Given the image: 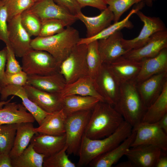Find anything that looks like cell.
Masks as SVG:
<instances>
[{
	"label": "cell",
	"mask_w": 167,
	"mask_h": 167,
	"mask_svg": "<svg viewBox=\"0 0 167 167\" xmlns=\"http://www.w3.org/2000/svg\"><path fill=\"white\" fill-rule=\"evenodd\" d=\"M22 58V71L28 75H46L59 71V64L46 51L32 49Z\"/></svg>",
	"instance_id": "cell-7"
},
{
	"label": "cell",
	"mask_w": 167,
	"mask_h": 167,
	"mask_svg": "<svg viewBox=\"0 0 167 167\" xmlns=\"http://www.w3.org/2000/svg\"><path fill=\"white\" fill-rule=\"evenodd\" d=\"M20 18L22 26L31 37L39 36L41 21L36 16L26 11L20 14Z\"/></svg>",
	"instance_id": "cell-36"
},
{
	"label": "cell",
	"mask_w": 167,
	"mask_h": 167,
	"mask_svg": "<svg viewBox=\"0 0 167 167\" xmlns=\"http://www.w3.org/2000/svg\"><path fill=\"white\" fill-rule=\"evenodd\" d=\"M1 89H2V88H1V87L0 86V91L1 90Z\"/></svg>",
	"instance_id": "cell-53"
},
{
	"label": "cell",
	"mask_w": 167,
	"mask_h": 167,
	"mask_svg": "<svg viewBox=\"0 0 167 167\" xmlns=\"http://www.w3.org/2000/svg\"><path fill=\"white\" fill-rule=\"evenodd\" d=\"M123 36L120 31H117L107 38L97 41L99 51L103 64H109L128 51L122 43Z\"/></svg>",
	"instance_id": "cell-16"
},
{
	"label": "cell",
	"mask_w": 167,
	"mask_h": 167,
	"mask_svg": "<svg viewBox=\"0 0 167 167\" xmlns=\"http://www.w3.org/2000/svg\"><path fill=\"white\" fill-rule=\"evenodd\" d=\"M167 113V82L158 98L148 108L144 114L141 122H157Z\"/></svg>",
	"instance_id": "cell-31"
},
{
	"label": "cell",
	"mask_w": 167,
	"mask_h": 167,
	"mask_svg": "<svg viewBox=\"0 0 167 167\" xmlns=\"http://www.w3.org/2000/svg\"><path fill=\"white\" fill-rule=\"evenodd\" d=\"M66 143L65 134L53 135L37 133L31 139L30 144L36 152L47 157L62 149L66 145Z\"/></svg>",
	"instance_id": "cell-19"
},
{
	"label": "cell",
	"mask_w": 167,
	"mask_h": 167,
	"mask_svg": "<svg viewBox=\"0 0 167 167\" xmlns=\"http://www.w3.org/2000/svg\"><path fill=\"white\" fill-rule=\"evenodd\" d=\"M133 127L124 120L113 134L103 138L92 139L83 136L78 155V167L88 165L93 159L116 147L131 133Z\"/></svg>",
	"instance_id": "cell-1"
},
{
	"label": "cell",
	"mask_w": 167,
	"mask_h": 167,
	"mask_svg": "<svg viewBox=\"0 0 167 167\" xmlns=\"http://www.w3.org/2000/svg\"><path fill=\"white\" fill-rule=\"evenodd\" d=\"M20 15L9 20L7 24L9 44L18 57H22L32 49V39L21 24Z\"/></svg>",
	"instance_id": "cell-12"
},
{
	"label": "cell",
	"mask_w": 167,
	"mask_h": 167,
	"mask_svg": "<svg viewBox=\"0 0 167 167\" xmlns=\"http://www.w3.org/2000/svg\"><path fill=\"white\" fill-rule=\"evenodd\" d=\"M135 135L132 129L131 134L118 145L96 157L88 164L91 167H111L117 163L131 146Z\"/></svg>",
	"instance_id": "cell-20"
},
{
	"label": "cell",
	"mask_w": 167,
	"mask_h": 167,
	"mask_svg": "<svg viewBox=\"0 0 167 167\" xmlns=\"http://www.w3.org/2000/svg\"><path fill=\"white\" fill-rule=\"evenodd\" d=\"M108 6L112 12L114 22L119 21L121 16L133 5L143 0H105Z\"/></svg>",
	"instance_id": "cell-38"
},
{
	"label": "cell",
	"mask_w": 167,
	"mask_h": 167,
	"mask_svg": "<svg viewBox=\"0 0 167 167\" xmlns=\"http://www.w3.org/2000/svg\"><path fill=\"white\" fill-rule=\"evenodd\" d=\"M167 151H162L157 161L155 167H167Z\"/></svg>",
	"instance_id": "cell-47"
},
{
	"label": "cell",
	"mask_w": 167,
	"mask_h": 167,
	"mask_svg": "<svg viewBox=\"0 0 167 167\" xmlns=\"http://www.w3.org/2000/svg\"><path fill=\"white\" fill-rule=\"evenodd\" d=\"M135 135L131 147L141 145L157 147L167 151V134L160 127L157 122L148 123L141 122L133 128Z\"/></svg>",
	"instance_id": "cell-8"
},
{
	"label": "cell",
	"mask_w": 167,
	"mask_h": 167,
	"mask_svg": "<svg viewBox=\"0 0 167 167\" xmlns=\"http://www.w3.org/2000/svg\"><path fill=\"white\" fill-rule=\"evenodd\" d=\"M27 84L49 92L59 94L66 84L59 71L44 75H28Z\"/></svg>",
	"instance_id": "cell-22"
},
{
	"label": "cell",
	"mask_w": 167,
	"mask_h": 167,
	"mask_svg": "<svg viewBox=\"0 0 167 167\" xmlns=\"http://www.w3.org/2000/svg\"><path fill=\"white\" fill-rule=\"evenodd\" d=\"M0 167H12L9 155L0 153Z\"/></svg>",
	"instance_id": "cell-46"
},
{
	"label": "cell",
	"mask_w": 167,
	"mask_h": 167,
	"mask_svg": "<svg viewBox=\"0 0 167 167\" xmlns=\"http://www.w3.org/2000/svg\"><path fill=\"white\" fill-rule=\"evenodd\" d=\"M139 5L135 8L132 9L127 15L120 21L114 22L102 30L96 35L89 38H80L78 44L88 45L90 42L106 38L115 32L121 31L124 28L131 29L134 25L129 20L131 17L139 10H140L143 6L144 4L139 2Z\"/></svg>",
	"instance_id": "cell-28"
},
{
	"label": "cell",
	"mask_w": 167,
	"mask_h": 167,
	"mask_svg": "<svg viewBox=\"0 0 167 167\" xmlns=\"http://www.w3.org/2000/svg\"><path fill=\"white\" fill-rule=\"evenodd\" d=\"M162 151L156 146L141 145L131 147L125 156L135 167H155Z\"/></svg>",
	"instance_id": "cell-15"
},
{
	"label": "cell",
	"mask_w": 167,
	"mask_h": 167,
	"mask_svg": "<svg viewBox=\"0 0 167 167\" xmlns=\"http://www.w3.org/2000/svg\"><path fill=\"white\" fill-rule=\"evenodd\" d=\"M87 45L77 44L59 66V71L66 84L88 76L86 60Z\"/></svg>",
	"instance_id": "cell-5"
},
{
	"label": "cell",
	"mask_w": 167,
	"mask_h": 167,
	"mask_svg": "<svg viewBox=\"0 0 167 167\" xmlns=\"http://www.w3.org/2000/svg\"><path fill=\"white\" fill-rule=\"evenodd\" d=\"M1 100H6L11 96H16L22 101V104L31 113L39 125L48 114H49L40 108L29 97L24 86L7 84L2 88L0 91Z\"/></svg>",
	"instance_id": "cell-17"
},
{
	"label": "cell",
	"mask_w": 167,
	"mask_h": 167,
	"mask_svg": "<svg viewBox=\"0 0 167 167\" xmlns=\"http://www.w3.org/2000/svg\"><path fill=\"white\" fill-rule=\"evenodd\" d=\"M99 101L92 96L69 95L62 98V109L67 115L78 111L92 110Z\"/></svg>",
	"instance_id": "cell-30"
},
{
	"label": "cell",
	"mask_w": 167,
	"mask_h": 167,
	"mask_svg": "<svg viewBox=\"0 0 167 167\" xmlns=\"http://www.w3.org/2000/svg\"><path fill=\"white\" fill-rule=\"evenodd\" d=\"M36 16L41 21L51 19L61 20L67 26H71L78 19L54 0H40L26 10Z\"/></svg>",
	"instance_id": "cell-11"
},
{
	"label": "cell",
	"mask_w": 167,
	"mask_h": 167,
	"mask_svg": "<svg viewBox=\"0 0 167 167\" xmlns=\"http://www.w3.org/2000/svg\"><path fill=\"white\" fill-rule=\"evenodd\" d=\"M32 122L18 124L16 134L12 148L9 153L11 159L15 158L27 148L31 139L36 133Z\"/></svg>",
	"instance_id": "cell-29"
},
{
	"label": "cell",
	"mask_w": 167,
	"mask_h": 167,
	"mask_svg": "<svg viewBox=\"0 0 167 167\" xmlns=\"http://www.w3.org/2000/svg\"><path fill=\"white\" fill-rule=\"evenodd\" d=\"M59 95L61 98L71 95L92 96L98 99L101 101L105 102L97 91L94 80L88 76L66 84Z\"/></svg>",
	"instance_id": "cell-26"
},
{
	"label": "cell",
	"mask_w": 167,
	"mask_h": 167,
	"mask_svg": "<svg viewBox=\"0 0 167 167\" xmlns=\"http://www.w3.org/2000/svg\"><path fill=\"white\" fill-rule=\"evenodd\" d=\"M124 120L113 106L99 101L92 110L84 135L92 139L104 138L114 132Z\"/></svg>",
	"instance_id": "cell-2"
},
{
	"label": "cell",
	"mask_w": 167,
	"mask_h": 167,
	"mask_svg": "<svg viewBox=\"0 0 167 167\" xmlns=\"http://www.w3.org/2000/svg\"><path fill=\"white\" fill-rule=\"evenodd\" d=\"M66 145L61 150L48 157L44 158L43 167H75L76 165L69 159L66 153Z\"/></svg>",
	"instance_id": "cell-35"
},
{
	"label": "cell",
	"mask_w": 167,
	"mask_h": 167,
	"mask_svg": "<svg viewBox=\"0 0 167 167\" xmlns=\"http://www.w3.org/2000/svg\"><path fill=\"white\" fill-rule=\"evenodd\" d=\"M79 31L66 27L62 32L47 37L37 36L32 39V49L46 51L50 54L60 65L80 39Z\"/></svg>",
	"instance_id": "cell-3"
},
{
	"label": "cell",
	"mask_w": 167,
	"mask_h": 167,
	"mask_svg": "<svg viewBox=\"0 0 167 167\" xmlns=\"http://www.w3.org/2000/svg\"><path fill=\"white\" fill-rule=\"evenodd\" d=\"M94 81L97 91L105 101L113 107L119 97L121 82L107 65L103 64Z\"/></svg>",
	"instance_id": "cell-10"
},
{
	"label": "cell",
	"mask_w": 167,
	"mask_h": 167,
	"mask_svg": "<svg viewBox=\"0 0 167 167\" xmlns=\"http://www.w3.org/2000/svg\"><path fill=\"white\" fill-rule=\"evenodd\" d=\"M167 48V30L165 29L154 34L144 46L130 50L123 56L131 59L141 61L156 56L163 49Z\"/></svg>",
	"instance_id": "cell-13"
},
{
	"label": "cell",
	"mask_w": 167,
	"mask_h": 167,
	"mask_svg": "<svg viewBox=\"0 0 167 167\" xmlns=\"http://www.w3.org/2000/svg\"><path fill=\"white\" fill-rule=\"evenodd\" d=\"M5 76L6 85L24 86L27 84L28 75L23 71L12 74H5Z\"/></svg>",
	"instance_id": "cell-42"
},
{
	"label": "cell",
	"mask_w": 167,
	"mask_h": 167,
	"mask_svg": "<svg viewBox=\"0 0 167 167\" xmlns=\"http://www.w3.org/2000/svg\"><path fill=\"white\" fill-rule=\"evenodd\" d=\"M67 115L62 109L48 114L39 126L34 128L36 133L53 135H60L65 134V123Z\"/></svg>",
	"instance_id": "cell-27"
},
{
	"label": "cell",
	"mask_w": 167,
	"mask_h": 167,
	"mask_svg": "<svg viewBox=\"0 0 167 167\" xmlns=\"http://www.w3.org/2000/svg\"><path fill=\"white\" fill-rule=\"evenodd\" d=\"M157 123L162 130L167 134V113L163 116Z\"/></svg>",
	"instance_id": "cell-48"
},
{
	"label": "cell",
	"mask_w": 167,
	"mask_h": 167,
	"mask_svg": "<svg viewBox=\"0 0 167 167\" xmlns=\"http://www.w3.org/2000/svg\"><path fill=\"white\" fill-rule=\"evenodd\" d=\"M78 20L81 21L87 29V38L96 35L111 24L113 21L112 12L107 7L101 11L100 14L93 17L85 15L81 12L75 15Z\"/></svg>",
	"instance_id": "cell-24"
},
{
	"label": "cell",
	"mask_w": 167,
	"mask_h": 167,
	"mask_svg": "<svg viewBox=\"0 0 167 167\" xmlns=\"http://www.w3.org/2000/svg\"><path fill=\"white\" fill-rule=\"evenodd\" d=\"M92 110L75 112L67 116L65 126L68 155H78Z\"/></svg>",
	"instance_id": "cell-6"
},
{
	"label": "cell",
	"mask_w": 167,
	"mask_h": 167,
	"mask_svg": "<svg viewBox=\"0 0 167 167\" xmlns=\"http://www.w3.org/2000/svg\"><path fill=\"white\" fill-rule=\"evenodd\" d=\"M135 14L143 25L139 34L136 37L130 40L122 39V45L127 51L144 46L154 34L166 29L164 23L159 17L147 16L140 10L137 11Z\"/></svg>",
	"instance_id": "cell-9"
},
{
	"label": "cell",
	"mask_w": 167,
	"mask_h": 167,
	"mask_svg": "<svg viewBox=\"0 0 167 167\" xmlns=\"http://www.w3.org/2000/svg\"><path fill=\"white\" fill-rule=\"evenodd\" d=\"M2 0L6 8L7 22L29 9L34 3L32 0Z\"/></svg>",
	"instance_id": "cell-37"
},
{
	"label": "cell",
	"mask_w": 167,
	"mask_h": 167,
	"mask_svg": "<svg viewBox=\"0 0 167 167\" xmlns=\"http://www.w3.org/2000/svg\"><path fill=\"white\" fill-rule=\"evenodd\" d=\"M140 71L135 81L138 83L156 74L167 72V48L157 55L141 61Z\"/></svg>",
	"instance_id": "cell-23"
},
{
	"label": "cell",
	"mask_w": 167,
	"mask_h": 167,
	"mask_svg": "<svg viewBox=\"0 0 167 167\" xmlns=\"http://www.w3.org/2000/svg\"><path fill=\"white\" fill-rule=\"evenodd\" d=\"M106 65L120 81L123 82L135 80L141 68V62L122 56Z\"/></svg>",
	"instance_id": "cell-21"
},
{
	"label": "cell",
	"mask_w": 167,
	"mask_h": 167,
	"mask_svg": "<svg viewBox=\"0 0 167 167\" xmlns=\"http://www.w3.org/2000/svg\"><path fill=\"white\" fill-rule=\"evenodd\" d=\"M18 124L0 125V153H9L13 146Z\"/></svg>",
	"instance_id": "cell-34"
},
{
	"label": "cell",
	"mask_w": 167,
	"mask_h": 167,
	"mask_svg": "<svg viewBox=\"0 0 167 167\" xmlns=\"http://www.w3.org/2000/svg\"><path fill=\"white\" fill-rule=\"evenodd\" d=\"M44 155L37 153L30 144L18 156L11 159L12 167H43Z\"/></svg>",
	"instance_id": "cell-32"
},
{
	"label": "cell",
	"mask_w": 167,
	"mask_h": 167,
	"mask_svg": "<svg viewBox=\"0 0 167 167\" xmlns=\"http://www.w3.org/2000/svg\"><path fill=\"white\" fill-rule=\"evenodd\" d=\"M82 8L87 6L94 7L102 11L107 7L105 0H75Z\"/></svg>",
	"instance_id": "cell-44"
},
{
	"label": "cell",
	"mask_w": 167,
	"mask_h": 167,
	"mask_svg": "<svg viewBox=\"0 0 167 167\" xmlns=\"http://www.w3.org/2000/svg\"><path fill=\"white\" fill-rule=\"evenodd\" d=\"M7 48V59L6 74H11L22 71V66L15 58V55L10 45H6Z\"/></svg>",
	"instance_id": "cell-40"
},
{
	"label": "cell",
	"mask_w": 167,
	"mask_h": 167,
	"mask_svg": "<svg viewBox=\"0 0 167 167\" xmlns=\"http://www.w3.org/2000/svg\"><path fill=\"white\" fill-rule=\"evenodd\" d=\"M14 96H13L11 98L7 101H0V109L2 108L4 105L6 104L12 100V99L14 97Z\"/></svg>",
	"instance_id": "cell-51"
},
{
	"label": "cell",
	"mask_w": 167,
	"mask_h": 167,
	"mask_svg": "<svg viewBox=\"0 0 167 167\" xmlns=\"http://www.w3.org/2000/svg\"><path fill=\"white\" fill-rule=\"evenodd\" d=\"M24 87L31 100L44 111L52 113L62 109L59 94L44 91L27 84Z\"/></svg>",
	"instance_id": "cell-18"
},
{
	"label": "cell",
	"mask_w": 167,
	"mask_h": 167,
	"mask_svg": "<svg viewBox=\"0 0 167 167\" xmlns=\"http://www.w3.org/2000/svg\"><path fill=\"white\" fill-rule=\"evenodd\" d=\"M156 0H143L145 4L148 6L152 7L153 4V2Z\"/></svg>",
	"instance_id": "cell-50"
},
{
	"label": "cell",
	"mask_w": 167,
	"mask_h": 167,
	"mask_svg": "<svg viewBox=\"0 0 167 167\" xmlns=\"http://www.w3.org/2000/svg\"><path fill=\"white\" fill-rule=\"evenodd\" d=\"M8 15L6 7L0 0V40L9 45L8 37Z\"/></svg>",
	"instance_id": "cell-41"
},
{
	"label": "cell",
	"mask_w": 167,
	"mask_h": 167,
	"mask_svg": "<svg viewBox=\"0 0 167 167\" xmlns=\"http://www.w3.org/2000/svg\"><path fill=\"white\" fill-rule=\"evenodd\" d=\"M7 53L6 46L0 50V86L2 88L6 85L5 68L6 62Z\"/></svg>",
	"instance_id": "cell-45"
},
{
	"label": "cell",
	"mask_w": 167,
	"mask_h": 167,
	"mask_svg": "<svg viewBox=\"0 0 167 167\" xmlns=\"http://www.w3.org/2000/svg\"><path fill=\"white\" fill-rule=\"evenodd\" d=\"M10 102L5 104L2 108L0 109V125L34 122V118L27 111L23 104Z\"/></svg>",
	"instance_id": "cell-25"
},
{
	"label": "cell",
	"mask_w": 167,
	"mask_h": 167,
	"mask_svg": "<svg viewBox=\"0 0 167 167\" xmlns=\"http://www.w3.org/2000/svg\"><path fill=\"white\" fill-rule=\"evenodd\" d=\"M167 82V72L158 73L136 83L137 90L147 109L161 94Z\"/></svg>",
	"instance_id": "cell-14"
},
{
	"label": "cell",
	"mask_w": 167,
	"mask_h": 167,
	"mask_svg": "<svg viewBox=\"0 0 167 167\" xmlns=\"http://www.w3.org/2000/svg\"><path fill=\"white\" fill-rule=\"evenodd\" d=\"M113 107L133 128L141 122L146 109L135 80L121 82L119 97Z\"/></svg>",
	"instance_id": "cell-4"
},
{
	"label": "cell",
	"mask_w": 167,
	"mask_h": 167,
	"mask_svg": "<svg viewBox=\"0 0 167 167\" xmlns=\"http://www.w3.org/2000/svg\"><path fill=\"white\" fill-rule=\"evenodd\" d=\"M57 4L62 7L72 14L76 15L81 12V8L75 0H54Z\"/></svg>",
	"instance_id": "cell-43"
},
{
	"label": "cell",
	"mask_w": 167,
	"mask_h": 167,
	"mask_svg": "<svg viewBox=\"0 0 167 167\" xmlns=\"http://www.w3.org/2000/svg\"><path fill=\"white\" fill-rule=\"evenodd\" d=\"M67 27L62 21L55 19H46L41 21L39 36H52L63 31Z\"/></svg>",
	"instance_id": "cell-39"
},
{
	"label": "cell",
	"mask_w": 167,
	"mask_h": 167,
	"mask_svg": "<svg viewBox=\"0 0 167 167\" xmlns=\"http://www.w3.org/2000/svg\"><path fill=\"white\" fill-rule=\"evenodd\" d=\"M87 45L86 60L88 76L94 80L103 63L99 51L97 41L92 42Z\"/></svg>",
	"instance_id": "cell-33"
},
{
	"label": "cell",
	"mask_w": 167,
	"mask_h": 167,
	"mask_svg": "<svg viewBox=\"0 0 167 167\" xmlns=\"http://www.w3.org/2000/svg\"><path fill=\"white\" fill-rule=\"evenodd\" d=\"M34 2H37L39 1L40 0H32Z\"/></svg>",
	"instance_id": "cell-52"
},
{
	"label": "cell",
	"mask_w": 167,
	"mask_h": 167,
	"mask_svg": "<svg viewBox=\"0 0 167 167\" xmlns=\"http://www.w3.org/2000/svg\"><path fill=\"white\" fill-rule=\"evenodd\" d=\"M117 167H135L132 163L129 160L120 162L117 165Z\"/></svg>",
	"instance_id": "cell-49"
}]
</instances>
